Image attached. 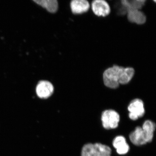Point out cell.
<instances>
[{
    "label": "cell",
    "mask_w": 156,
    "mask_h": 156,
    "mask_svg": "<svg viewBox=\"0 0 156 156\" xmlns=\"http://www.w3.org/2000/svg\"><path fill=\"white\" fill-rule=\"evenodd\" d=\"M134 72L133 68H125L115 65L104 72V83L110 89H117L120 84L128 83L134 76Z\"/></svg>",
    "instance_id": "obj_1"
},
{
    "label": "cell",
    "mask_w": 156,
    "mask_h": 156,
    "mask_svg": "<svg viewBox=\"0 0 156 156\" xmlns=\"http://www.w3.org/2000/svg\"><path fill=\"white\" fill-rule=\"evenodd\" d=\"M112 152L108 146L100 143H89L83 146L81 156H112Z\"/></svg>",
    "instance_id": "obj_2"
},
{
    "label": "cell",
    "mask_w": 156,
    "mask_h": 156,
    "mask_svg": "<svg viewBox=\"0 0 156 156\" xmlns=\"http://www.w3.org/2000/svg\"><path fill=\"white\" fill-rule=\"evenodd\" d=\"M101 119L104 128L111 130L116 129L119 127L120 116L119 114L115 110L109 109L102 112Z\"/></svg>",
    "instance_id": "obj_3"
},
{
    "label": "cell",
    "mask_w": 156,
    "mask_h": 156,
    "mask_svg": "<svg viewBox=\"0 0 156 156\" xmlns=\"http://www.w3.org/2000/svg\"><path fill=\"white\" fill-rule=\"evenodd\" d=\"M129 112L128 116L132 121H136L141 118L145 114L144 104L139 98H135L131 101L128 107Z\"/></svg>",
    "instance_id": "obj_4"
},
{
    "label": "cell",
    "mask_w": 156,
    "mask_h": 156,
    "mask_svg": "<svg viewBox=\"0 0 156 156\" xmlns=\"http://www.w3.org/2000/svg\"><path fill=\"white\" fill-rule=\"evenodd\" d=\"M54 91L53 84L47 80L39 81L36 87L37 96L41 99H47L51 97Z\"/></svg>",
    "instance_id": "obj_5"
},
{
    "label": "cell",
    "mask_w": 156,
    "mask_h": 156,
    "mask_svg": "<svg viewBox=\"0 0 156 156\" xmlns=\"http://www.w3.org/2000/svg\"><path fill=\"white\" fill-rule=\"evenodd\" d=\"M92 11L98 17H106L111 12V8L108 3L105 0H95L91 5Z\"/></svg>",
    "instance_id": "obj_6"
},
{
    "label": "cell",
    "mask_w": 156,
    "mask_h": 156,
    "mask_svg": "<svg viewBox=\"0 0 156 156\" xmlns=\"http://www.w3.org/2000/svg\"><path fill=\"white\" fill-rule=\"evenodd\" d=\"M112 145L116 151L117 154L124 155L128 154L130 150V147L125 136L118 135L114 138Z\"/></svg>",
    "instance_id": "obj_7"
},
{
    "label": "cell",
    "mask_w": 156,
    "mask_h": 156,
    "mask_svg": "<svg viewBox=\"0 0 156 156\" xmlns=\"http://www.w3.org/2000/svg\"><path fill=\"white\" fill-rule=\"evenodd\" d=\"M131 142L136 146H141L146 144L147 142L145 133L142 128L139 126L136 127L129 136Z\"/></svg>",
    "instance_id": "obj_8"
},
{
    "label": "cell",
    "mask_w": 156,
    "mask_h": 156,
    "mask_svg": "<svg viewBox=\"0 0 156 156\" xmlns=\"http://www.w3.org/2000/svg\"><path fill=\"white\" fill-rule=\"evenodd\" d=\"M73 14H80L86 13L90 9V4L87 0H73L70 4Z\"/></svg>",
    "instance_id": "obj_9"
},
{
    "label": "cell",
    "mask_w": 156,
    "mask_h": 156,
    "mask_svg": "<svg viewBox=\"0 0 156 156\" xmlns=\"http://www.w3.org/2000/svg\"><path fill=\"white\" fill-rule=\"evenodd\" d=\"M128 20L137 24H142L146 21L145 14L140 10H131L127 13Z\"/></svg>",
    "instance_id": "obj_10"
},
{
    "label": "cell",
    "mask_w": 156,
    "mask_h": 156,
    "mask_svg": "<svg viewBox=\"0 0 156 156\" xmlns=\"http://www.w3.org/2000/svg\"><path fill=\"white\" fill-rule=\"evenodd\" d=\"M144 0H122L121 1L122 6L126 11L131 10H140L145 4Z\"/></svg>",
    "instance_id": "obj_11"
},
{
    "label": "cell",
    "mask_w": 156,
    "mask_h": 156,
    "mask_svg": "<svg viewBox=\"0 0 156 156\" xmlns=\"http://www.w3.org/2000/svg\"><path fill=\"white\" fill-rule=\"evenodd\" d=\"M34 2L50 13H55L58 11V4L56 0H35Z\"/></svg>",
    "instance_id": "obj_12"
},
{
    "label": "cell",
    "mask_w": 156,
    "mask_h": 156,
    "mask_svg": "<svg viewBox=\"0 0 156 156\" xmlns=\"http://www.w3.org/2000/svg\"><path fill=\"white\" fill-rule=\"evenodd\" d=\"M141 128L145 133L148 143L151 142L153 139L154 133L155 130V124L152 121L147 120L144 123Z\"/></svg>",
    "instance_id": "obj_13"
},
{
    "label": "cell",
    "mask_w": 156,
    "mask_h": 156,
    "mask_svg": "<svg viewBox=\"0 0 156 156\" xmlns=\"http://www.w3.org/2000/svg\"><path fill=\"white\" fill-rule=\"evenodd\" d=\"M154 2H156V1H154Z\"/></svg>",
    "instance_id": "obj_14"
}]
</instances>
